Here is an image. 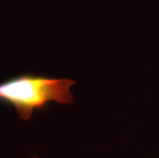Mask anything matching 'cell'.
<instances>
[{"label": "cell", "mask_w": 159, "mask_h": 158, "mask_svg": "<svg viewBox=\"0 0 159 158\" xmlns=\"http://www.w3.org/2000/svg\"><path fill=\"white\" fill-rule=\"evenodd\" d=\"M75 84L76 81L68 78L22 74L0 82V102L11 105L16 115L28 121L35 111L43 109L48 103L72 104L71 87Z\"/></svg>", "instance_id": "6da1fadb"}, {"label": "cell", "mask_w": 159, "mask_h": 158, "mask_svg": "<svg viewBox=\"0 0 159 158\" xmlns=\"http://www.w3.org/2000/svg\"><path fill=\"white\" fill-rule=\"evenodd\" d=\"M33 158H38V157H36V156H34V157H33Z\"/></svg>", "instance_id": "7a4b0ae2"}]
</instances>
